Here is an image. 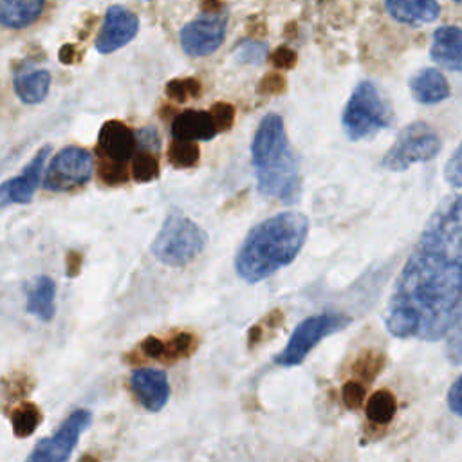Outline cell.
Wrapping results in <instances>:
<instances>
[{
    "label": "cell",
    "instance_id": "cell-42",
    "mask_svg": "<svg viewBox=\"0 0 462 462\" xmlns=\"http://www.w3.org/2000/svg\"><path fill=\"white\" fill-rule=\"evenodd\" d=\"M78 462H99L96 457H92V455H85V457H81Z\"/></svg>",
    "mask_w": 462,
    "mask_h": 462
},
{
    "label": "cell",
    "instance_id": "cell-6",
    "mask_svg": "<svg viewBox=\"0 0 462 462\" xmlns=\"http://www.w3.org/2000/svg\"><path fill=\"white\" fill-rule=\"evenodd\" d=\"M350 318L339 312H323L309 316L300 321L292 330L283 350L274 357V363L285 368L298 366L312 352V348L321 343L325 337L343 330L350 325Z\"/></svg>",
    "mask_w": 462,
    "mask_h": 462
},
{
    "label": "cell",
    "instance_id": "cell-18",
    "mask_svg": "<svg viewBox=\"0 0 462 462\" xmlns=\"http://www.w3.org/2000/svg\"><path fill=\"white\" fill-rule=\"evenodd\" d=\"M56 283L51 276L40 274L27 289V312L42 321H51L56 314Z\"/></svg>",
    "mask_w": 462,
    "mask_h": 462
},
{
    "label": "cell",
    "instance_id": "cell-13",
    "mask_svg": "<svg viewBox=\"0 0 462 462\" xmlns=\"http://www.w3.org/2000/svg\"><path fill=\"white\" fill-rule=\"evenodd\" d=\"M130 386L137 401L148 411H159L170 399V383L162 370L137 368L130 375Z\"/></svg>",
    "mask_w": 462,
    "mask_h": 462
},
{
    "label": "cell",
    "instance_id": "cell-33",
    "mask_svg": "<svg viewBox=\"0 0 462 462\" xmlns=\"http://www.w3.org/2000/svg\"><path fill=\"white\" fill-rule=\"evenodd\" d=\"M383 366V357L381 356H370V357H363L357 361L356 365V372L365 377L366 381H370Z\"/></svg>",
    "mask_w": 462,
    "mask_h": 462
},
{
    "label": "cell",
    "instance_id": "cell-30",
    "mask_svg": "<svg viewBox=\"0 0 462 462\" xmlns=\"http://www.w3.org/2000/svg\"><path fill=\"white\" fill-rule=\"evenodd\" d=\"M209 114L213 117V121H215L217 132L231 130L233 121H235V110H233V106L229 103H217V105H213Z\"/></svg>",
    "mask_w": 462,
    "mask_h": 462
},
{
    "label": "cell",
    "instance_id": "cell-2",
    "mask_svg": "<svg viewBox=\"0 0 462 462\" xmlns=\"http://www.w3.org/2000/svg\"><path fill=\"white\" fill-rule=\"evenodd\" d=\"M309 233V220L296 211H283L256 224L235 256L236 274L256 283L289 265L301 251Z\"/></svg>",
    "mask_w": 462,
    "mask_h": 462
},
{
    "label": "cell",
    "instance_id": "cell-3",
    "mask_svg": "<svg viewBox=\"0 0 462 462\" xmlns=\"http://www.w3.org/2000/svg\"><path fill=\"white\" fill-rule=\"evenodd\" d=\"M251 161L262 195L287 204L300 199L298 162L289 148L283 119L276 112L260 121L251 143Z\"/></svg>",
    "mask_w": 462,
    "mask_h": 462
},
{
    "label": "cell",
    "instance_id": "cell-35",
    "mask_svg": "<svg viewBox=\"0 0 462 462\" xmlns=\"http://www.w3.org/2000/svg\"><path fill=\"white\" fill-rule=\"evenodd\" d=\"M283 90H285V78L278 72L267 74L258 85V92L262 94H280Z\"/></svg>",
    "mask_w": 462,
    "mask_h": 462
},
{
    "label": "cell",
    "instance_id": "cell-1",
    "mask_svg": "<svg viewBox=\"0 0 462 462\" xmlns=\"http://www.w3.org/2000/svg\"><path fill=\"white\" fill-rule=\"evenodd\" d=\"M383 319L392 336L420 341H437L462 321V191L426 222Z\"/></svg>",
    "mask_w": 462,
    "mask_h": 462
},
{
    "label": "cell",
    "instance_id": "cell-5",
    "mask_svg": "<svg viewBox=\"0 0 462 462\" xmlns=\"http://www.w3.org/2000/svg\"><path fill=\"white\" fill-rule=\"evenodd\" d=\"M390 121L392 108L383 97L377 85L372 81L357 83L341 116V125L346 137L352 141L366 139L386 128Z\"/></svg>",
    "mask_w": 462,
    "mask_h": 462
},
{
    "label": "cell",
    "instance_id": "cell-7",
    "mask_svg": "<svg viewBox=\"0 0 462 462\" xmlns=\"http://www.w3.org/2000/svg\"><path fill=\"white\" fill-rule=\"evenodd\" d=\"M440 146V137L433 126L424 121H415L399 132L392 148L384 153L381 166L390 171H402L417 162L435 159Z\"/></svg>",
    "mask_w": 462,
    "mask_h": 462
},
{
    "label": "cell",
    "instance_id": "cell-40",
    "mask_svg": "<svg viewBox=\"0 0 462 462\" xmlns=\"http://www.w3.org/2000/svg\"><path fill=\"white\" fill-rule=\"evenodd\" d=\"M81 265V254L79 253H69L67 256V276H76L79 273Z\"/></svg>",
    "mask_w": 462,
    "mask_h": 462
},
{
    "label": "cell",
    "instance_id": "cell-29",
    "mask_svg": "<svg viewBox=\"0 0 462 462\" xmlns=\"http://www.w3.org/2000/svg\"><path fill=\"white\" fill-rule=\"evenodd\" d=\"M444 179L453 188H462V141L444 166Z\"/></svg>",
    "mask_w": 462,
    "mask_h": 462
},
{
    "label": "cell",
    "instance_id": "cell-37",
    "mask_svg": "<svg viewBox=\"0 0 462 462\" xmlns=\"http://www.w3.org/2000/svg\"><path fill=\"white\" fill-rule=\"evenodd\" d=\"M448 357L451 359V363L462 365V321L448 341Z\"/></svg>",
    "mask_w": 462,
    "mask_h": 462
},
{
    "label": "cell",
    "instance_id": "cell-25",
    "mask_svg": "<svg viewBox=\"0 0 462 462\" xmlns=\"http://www.w3.org/2000/svg\"><path fill=\"white\" fill-rule=\"evenodd\" d=\"M200 150L195 143L173 141L168 148V159L175 168H191L199 162Z\"/></svg>",
    "mask_w": 462,
    "mask_h": 462
},
{
    "label": "cell",
    "instance_id": "cell-26",
    "mask_svg": "<svg viewBox=\"0 0 462 462\" xmlns=\"http://www.w3.org/2000/svg\"><path fill=\"white\" fill-rule=\"evenodd\" d=\"M267 54V45L262 42H254V40H244L236 45L233 56L235 61L240 65H258L265 60Z\"/></svg>",
    "mask_w": 462,
    "mask_h": 462
},
{
    "label": "cell",
    "instance_id": "cell-36",
    "mask_svg": "<svg viewBox=\"0 0 462 462\" xmlns=\"http://www.w3.org/2000/svg\"><path fill=\"white\" fill-rule=\"evenodd\" d=\"M137 143H139V148L141 150H146V152H159L161 144H159V135L157 132L150 126V128H143L137 132Z\"/></svg>",
    "mask_w": 462,
    "mask_h": 462
},
{
    "label": "cell",
    "instance_id": "cell-31",
    "mask_svg": "<svg viewBox=\"0 0 462 462\" xmlns=\"http://www.w3.org/2000/svg\"><path fill=\"white\" fill-rule=\"evenodd\" d=\"M99 175L105 182L108 184H121L128 179V171L125 168V164H117V162H108L105 161L99 168Z\"/></svg>",
    "mask_w": 462,
    "mask_h": 462
},
{
    "label": "cell",
    "instance_id": "cell-12",
    "mask_svg": "<svg viewBox=\"0 0 462 462\" xmlns=\"http://www.w3.org/2000/svg\"><path fill=\"white\" fill-rule=\"evenodd\" d=\"M51 153V146H42L34 157L29 161V164L22 170V173L18 177H13L9 180H5L2 184L0 189V200L2 206H9V204H27L31 202L36 188L42 182V175H43V166L45 161Z\"/></svg>",
    "mask_w": 462,
    "mask_h": 462
},
{
    "label": "cell",
    "instance_id": "cell-41",
    "mask_svg": "<svg viewBox=\"0 0 462 462\" xmlns=\"http://www.w3.org/2000/svg\"><path fill=\"white\" fill-rule=\"evenodd\" d=\"M60 60H61V63H67V65L74 61V47L70 43H65L60 49Z\"/></svg>",
    "mask_w": 462,
    "mask_h": 462
},
{
    "label": "cell",
    "instance_id": "cell-34",
    "mask_svg": "<svg viewBox=\"0 0 462 462\" xmlns=\"http://www.w3.org/2000/svg\"><path fill=\"white\" fill-rule=\"evenodd\" d=\"M273 65L276 67V69H280V70H289V69H292L294 65H296V61H298V58H296V52L292 51V49H289V47H278L276 51H274V54H273Z\"/></svg>",
    "mask_w": 462,
    "mask_h": 462
},
{
    "label": "cell",
    "instance_id": "cell-24",
    "mask_svg": "<svg viewBox=\"0 0 462 462\" xmlns=\"http://www.w3.org/2000/svg\"><path fill=\"white\" fill-rule=\"evenodd\" d=\"M134 180L137 182H152L159 175V162L152 152L141 150L132 159V170H130Z\"/></svg>",
    "mask_w": 462,
    "mask_h": 462
},
{
    "label": "cell",
    "instance_id": "cell-17",
    "mask_svg": "<svg viewBox=\"0 0 462 462\" xmlns=\"http://www.w3.org/2000/svg\"><path fill=\"white\" fill-rule=\"evenodd\" d=\"M410 92L415 101L433 105L449 97V85L439 69H420L410 78Z\"/></svg>",
    "mask_w": 462,
    "mask_h": 462
},
{
    "label": "cell",
    "instance_id": "cell-8",
    "mask_svg": "<svg viewBox=\"0 0 462 462\" xmlns=\"http://www.w3.org/2000/svg\"><path fill=\"white\" fill-rule=\"evenodd\" d=\"M90 422L92 413L88 410L72 411L52 435L34 446L25 462H67Z\"/></svg>",
    "mask_w": 462,
    "mask_h": 462
},
{
    "label": "cell",
    "instance_id": "cell-10",
    "mask_svg": "<svg viewBox=\"0 0 462 462\" xmlns=\"http://www.w3.org/2000/svg\"><path fill=\"white\" fill-rule=\"evenodd\" d=\"M227 16L224 13H204L180 29V45L188 56L200 58L215 52L226 38Z\"/></svg>",
    "mask_w": 462,
    "mask_h": 462
},
{
    "label": "cell",
    "instance_id": "cell-16",
    "mask_svg": "<svg viewBox=\"0 0 462 462\" xmlns=\"http://www.w3.org/2000/svg\"><path fill=\"white\" fill-rule=\"evenodd\" d=\"M217 126L209 112L186 110L171 123V135L175 141H209L217 135Z\"/></svg>",
    "mask_w": 462,
    "mask_h": 462
},
{
    "label": "cell",
    "instance_id": "cell-39",
    "mask_svg": "<svg viewBox=\"0 0 462 462\" xmlns=\"http://www.w3.org/2000/svg\"><path fill=\"white\" fill-rule=\"evenodd\" d=\"M141 348H143L144 356L150 357V359H159V357H164V354H166V345L162 341H159L157 337H153V336L146 337L143 341Z\"/></svg>",
    "mask_w": 462,
    "mask_h": 462
},
{
    "label": "cell",
    "instance_id": "cell-22",
    "mask_svg": "<svg viewBox=\"0 0 462 462\" xmlns=\"http://www.w3.org/2000/svg\"><path fill=\"white\" fill-rule=\"evenodd\" d=\"M42 422V411L34 402H22L13 410L11 424L18 439H25L36 431Z\"/></svg>",
    "mask_w": 462,
    "mask_h": 462
},
{
    "label": "cell",
    "instance_id": "cell-21",
    "mask_svg": "<svg viewBox=\"0 0 462 462\" xmlns=\"http://www.w3.org/2000/svg\"><path fill=\"white\" fill-rule=\"evenodd\" d=\"M45 7L42 0H4L0 4V22L4 27L22 29L36 22Z\"/></svg>",
    "mask_w": 462,
    "mask_h": 462
},
{
    "label": "cell",
    "instance_id": "cell-32",
    "mask_svg": "<svg viewBox=\"0 0 462 462\" xmlns=\"http://www.w3.org/2000/svg\"><path fill=\"white\" fill-rule=\"evenodd\" d=\"M365 399V388L357 381H350L343 386V402L350 410H357Z\"/></svg>",
    "mask_w": 462,
    "mask_h": 462
},
{
    "label": "cell",
    "instance_id": "cell-23",
    "mask_svg": "<svg viewBox=\"0 0 462 462\" xmlns=\"http://www.w3.org/2000/svg\"><path fill=\"white\" fill-rule=\"evenodd\" d=\"M395 410H397V402H395L393 393L388 392V390H377V392L368 399V404H366V417H368L374 424L384 426V424H388V422L393 419Z\"/></svg>",
    "mask_w": 462,
    "mask_h": 462
},
{
    "label": "cell",
    "instance_id": "cell-4",
    "mask_svg": "<svg viewBox=\"0 0 462 462\" xmlns=\"http://www.w3.org/2000/svg\"><path fill=\"white\" fill-rule=\"evenodd\" d=\"M208 235L179 209H170L150 251L164 265L180 267L195 260L206 247Z\"/></svg>",
    "mask_w": 462,
    "mask_h": 462
},
{
    "label": "cell",
    "instance_id": "cell-15",
    "mask_svg": "<svg viewBox=\"0 0 462 462\" xmlns=\"http://www.w3.org/2000/svg\"><path fill=\"white\" fill-rule=\"evenodd\" d=\"M430 56L435 63L449 70H462V27H439L433 32Z\"/></svg>",
    "mask_w": 462,
    "mask_h": 462
},
{
    "label": "cell",
    "instance_id": "cell-27",
    "mask_svg": "<svg viewBox=\"0 0 462 462\" xmlns=\"http://www.w3.org/2000/svg\"><path fill=\"white\" fill-rule=\"evenodd\" d=\"M199 92H200V83L195 78L173 79V81H168V85H166V96L179 103L197 97Z\"/></svg>",
    "mask_w": 462,
    "mask_h": 462
},
{
    "label": "cell",
    "instance_id": "cell-38",
    "mask_svg": "<svg viewBox=\"0 0 462 462\" xmlns=\"http://www.w3.org/2000/svg\"><path fill=\"white\" fill-rule=\"evenodd\" d=\"M448 406L453 413L462 415V375L451 384L448 392Z\"/></svg>",
    "mask_w": 462,
    "mask_h": 462
},
{
    "label": "cell",
    "instance_id": "cell-11",
    "mask_svg": "<svg viewBox=\"0 0 462 462\" xmlns=\"http://www.w3.org/2000/svg\"><path fill=\"white\" fill-rule=\"evenodd\" d=\"M139 31V18L125 5H110L105 13L103 25L96 38V49L101 54H110L130 43Z\"/></svg>",
    "mask_w": 462,
    "mask_h": 462
},
{
    "label": "cell",
    "instance_id": "cell-28",
    "mask_svg": "<svg viewBox=\"0 0 462 462\" xmlns=\"http://www.w3.org/2000/svg\"><path fill=\"white\" fill-rule=\"evenodd\" d=\"M193 348V336L188 334V332H182V334H177L170 345L166 346V354H164V359L166 361H175V359H180V357H186Z\"/></svg>",
    "mask_w": 462,
    "mask_h": 462
},
{
    "label": "cell",
    "instance_id": "cell-19",
    "mask_svg": "<svg viewBox=\"0 0 462 462\" xmlns=\"http://www.w3.org/2000/svg\"><path fill=\"white\" fill-rule=\"evenodd\" d=\"M388 14L402 23H430L439 18L440 5L433 0H388Z\"/></svg>",
    "mask_w": 462,
    "mask_h": 462
},
{
    "label": "cell",
    "instance_id": "cell-14",
    "mask_svg": "<svg viewBox=\"0 0 462 462\" xmlns=\"http://www.w3.org/2000/svg\"><path fill=\"white\" fill-rule=\"evenodd\" d=\"M97 144L105 155V161L125 164L135 148V135L128 130L126 125L112 119L101 126Z\"/></svg>",
    "mask_w": 462,
    "mask_h": 462
},
{
    "label": "cell",
    "instance_id": "cell-20",
    "mask_svg": "<svg viewBox=\"0 0 462 462\" xmlns=\"http://www.w3.org/2000/svg\"><path fill=\"white\" fill-rule=\"evenodd\" d=\"M51 87V74L43 69H27L18 70L13 76V88L20 101L27 105H38L42 103Z\"/></svg>",
    "mask_w": 462,
    "mask_h": 462
},
{
    "label": "cell",
    "instance_id": "cell-9",
    "mask_svg": "<svg viewBox=\"0 0 462 462\" xmlns=\"http://www.w3.org/2000/svg\"><path fill=\"white\" fill-rule=\"evenodd\" d=\"M92 175V157L85 148L67 146L51 161L43 188L49 191H67L83 186Z\"/></svg>",
    "mask_w": 462,
    "mask_h": 462
}]
</instances>
